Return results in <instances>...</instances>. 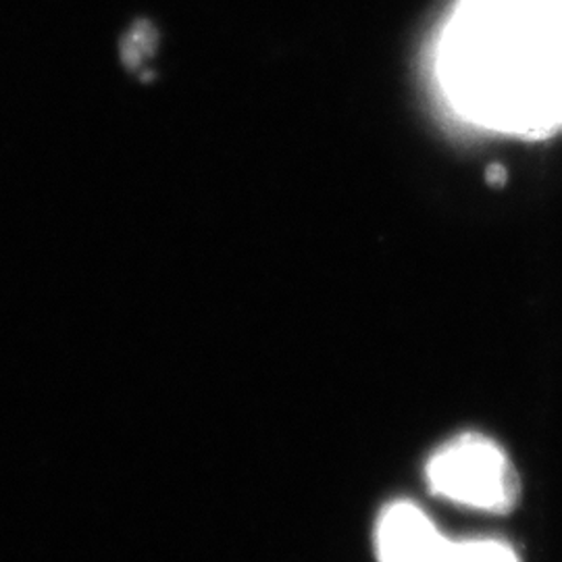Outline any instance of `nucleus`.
<instances>
[{"instance_id": "nucleus-1", "label": "nucleus", "mask_w": 562, "mask_h": 562, "mask_svg": "<svg viewBox=\"0 0 562 562\" xmlns=\"http://www.w3.org/2000/svg\"><path fill=\"white\" fill-rule=\"evenodd\" d=\"M431 81L464 125L508 138L562 132V0H457L431 46Z\"/></svg>"}, {"instance_id": "nucleus-2", "label": "nucleus", "mask_w": 562, "mask_h": 562, "mask_svg": "<svg viewBox=\"0 0 562 562\" xmlns=\"http://www.w3.org/2000/svg\"><path fill=\"white\" fill-rule=\"evenodd\" d=\"M425 482L446 503L487 515L510 513L521 496L515 464L482 434H461L442 443L425 464Z\"/></svg>"}, {"instance_id": "nucleus-3", "label": "nucleus", "mask_w": 562, "mask_h": 562, "mask_svg": "<svg viewBox=\"0 0 562 562\" xmlns=\"http://www.w3.org/2000/svg\"><path fill=\"white\" fill-rule=\"evenodd\" d=\"M442 531L436 521L411 501L387 504L375 522V554L380 562H429Z\"/></svg>"}]
</instances>
